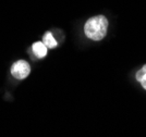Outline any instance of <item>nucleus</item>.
Segmentation results:
<instances>
[{
  "mask_svg": "<svg viewBox=\"0 0 146 137\" xmlns=\"http://www.w3.org/2000/svg\"><path fill=\"white\" fill-rule=\"evenodd\" d=\"M47 49L48 48L44 45V42H34L33 45V51L37 58H44L47 54Z\"/></svg>",
  "mask_w": 146,
  "mask_h": 137,
  "instance_id": "3",
  "label": "nucleus"
},
{
  "mask_svg": "<svg viewBox=\"0 0 146 137\" xmlns=\"http://www.w3.org/2000/svg\"><path fill=\"white\" fill-rule=\"evenodd\" d=\"M43 42L46 47L50 48V49L57 47V40L54 38V36H52V34H51L50 32L45 33V35H44V37H43Z\"/></svg>",
  "mask_w": 146,
  "mask_h": 137,
  "instance_id": "4",
  "label": "nucleus"
},
{
  "mask_svg": "<svg viewBox=\"0 0 146 137\" xmlns=\"http://www.w3.org/2000/svg\"><path fill=\"white\" fill-rule=\"evenodd\" d=\"M31 72V66L29 62H26L24 60H20L17 61L11 68V74L18 79H24L25 77L29 76Z\"/></svg>",
  "mask_w": 146,
  "mask_h": 137,
  "instance_id": "2",
  "label": "nucleus"
},
{
  "mask_svg": "<svg viewBox=\"0 0 146 137\" xmlns=\"http://www.w3.org/2000/svg\"><path fill=\"white\" fill-rule=\"evenodd\" d=\"M136 79L141 83L143 88L146 89V64L136 73Z\"/></svg>",
  "mask_w": 146,
  "mask_h": 137,
  "instance_id": "5",
  "label": "nucleus"
},
{
  "mask_svg": "<svg viewBox=\"0 0 146 137\" xmlns=\"http://www.w3.org/2000/svg\"><path fill=\"white\" fill-rule=\"evenodd\" d=\"M108 30V20L104 15L93 17L85 23V35L92 40H102Z\"/></svg>",
  "mask_w": 146,
  "mask_h": 137,
  "instance_id": "1",
  "label": "nucleus"
}]
</instances>
